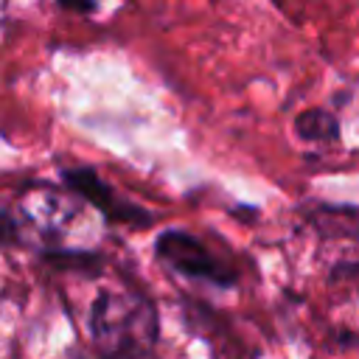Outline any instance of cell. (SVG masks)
<instances>
[{
    "label": "cell",
    "instance_id": "2",
    "mask_svg": "<svg viewBox=\"0 0 359 359\" xmlns=\"http://www.w3.org/2000/svg\"><path fill=\"white\" fill-rule=\"evenodd\" d=\"M154 255L168 272L196 280V283L230 289L238 280L233 264H227L199 236H194L188 230H163L154 238Z\"/></svg>",
    "mask_w": 359,
    "mask_h": 359
},
{
    "label": "cell",
    "instance_id": "4",
    "mask_svg": "<svg viewBox=\"0 0 359 359\" xmlns=\"http://www.w3.org/2000/svg\"><path fill=\"white\" fill-rule=\"evenodd\" d=\"M294 132L303 140H337L339 121L328 109H306L294 118Z\"/></svg>",
    "mask_w": 359,
    "mask_h": 359
},
{
    "label": "cell",
    "instance_id": "1",
    "mask_svg": "<svg viewBox=\"0 0 359 359\" xmlns=\"http://www.w3.org/2000/svg\"><path fill=\"white\" fill-rule=\"evenodd\" d=\"M87 331L101 356L140 359L157 342V309L137 289L109 286L90 303Z\"/></svg>",
    "mask_w": 359,
    "mask_h": 359
},
{
    "label": "cell",
    "instance_id": "5",
    "mask_svg": "<svg viewBox=\"0 0 359 359\" xmlns=\"http://www.w3.org/2000/svg\"><path fill=\"white\" fill-rule=\"evenodd\" d=\"M53 3L65 11H73V14H95L101 8L98 0H53Z\"/></svg>",
    "mask_w": 359,
    "mask_h": 359
},
{
    "label": "cell",
    "instance_id": "3",
    "mask_svg": "<svg viewBox=\"0 0 359 359\" xmlns=\"http://www.w3.org/2000/svg\"><path fill=\"white\" fill-rule=\"evenodd\" d=\"M62 185L76 194L84 205L95 208L107 222H118V224H132V227H146L154 222V213L137 208L135 202L123 199L112 185H107L101 180V174L90 165H65L59 168Z\"/></svg>",
    "mask_w": 359,
    "mask_h": 359
}]
</instances>
